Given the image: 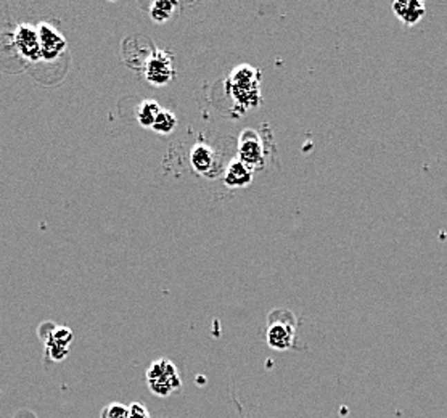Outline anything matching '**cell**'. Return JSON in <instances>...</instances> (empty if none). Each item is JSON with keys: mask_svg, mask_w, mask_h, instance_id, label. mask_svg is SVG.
Here are the masks:
<instances>
[{"mask_svg": "<svg viewBox=\"0 0 447 418\" xmlns=\"http://www.w3.org/2000/svg\"><path fill=\"white\" fill-rule=\"evenodd\" d=\"M127 418H151V417L144 406L139 404V402H134V404L129 406V417Z\"/></svg>", "mask_w": 447, "mask_h": 418, "instance_id": "9a60e30c", "label": "cell"}, {"mask_svg": "<svg viewBox=\"0 0 447 418\" xmlns=\"http://www.w3.org/2000/svg\"><path fill=\"white\" fill-rule=\"evenodd\" d=\"M175 126H178V117H175L174 113L168 110H161L151 129L158 132V134H171V132H174Z\"/></svg>", "mask_w": 447, "mask_h": 418, "instance_id": "4fadbf2b", "label": "cell"}, {"mask_svg": "<svg viewBox=\"0 0 447 418\" xmlns=\"http://www.w3.org/2000/svg\"><path fill=\"white\" fill-rule=\"evenodd\" d=\"M267 344L275 351H288L296 339L298 321L287 309H275L267 317Z\"/></svg>", "mask_w": 447, "mask_h": 418, "instance_id": "3957f363", "label": "cell"}, {"mask_svg": "<svg viewBox=\"0 0 447 418\" xmlns=\"http://www.w3.org/2000/svg\"><path fill=\"white\" fill-rule=\"evenodd\" d=\"M129 417V407L120 402H113V404L103 407L100 418H127Z\"/></svg>", "mask_w": 447, "mask_h": 418, "instance_id": "5bb4252c", "label": "cell"}, {"mask_svg": "<svg viewBox=\"0 0 447 418\" xmlns=\"http://www.w3.org/2000/svg\"><path fill=\"white\" fill-rule=\"evenodd\" d=\"M391 8L406 26H414L426 13V5L421 0H397Z\"/></svg>", "mask_w": 447, "mask_h": 418, "instance_id": "30bf717a", "label": "cell"}, {"mask_svg": "<svg viewBox=\"0 0 447 418\" xmlns=\"http://www.w3.org/2000/svg\"><path fill=\"white\" fill-rule=\"evenodd\" d=\"M254 179V171L251 167L242 163L238 158L232 160L224 172V184L229 189H245L251 185Z\"/></svg>", "mask_w": 447, "mask_h": 418, "instance_id": "9c48e42d", "label": "cell"}, {"mask_svg": "<svg viewBox=\"0 0 447 418\" xmlns=\"http://www.w3.org/2000/svg\"><path fill=\"white\" fill-rule=\"evenodd\" d=\"M163 108L160 106L158 102L155 100H144L140 103L139 110H137V121L140 122L142 127H146V129H151L155 124L156 117L161 113Z\"/></svg>", "mask_w": 447, "mask_h": 418, "instance_id": "8fae6325", "label": "cell"}, {"mask_svg": "<svg viewBox=\"0 0 447 418\" xmlns=\"http://www.w3.org/2000/svg\"><path fill=\"white\" fill-rule=\"evenodd\" d=\"M178 8L175 2H166V0H156L150 5V17L155 23H166L173 18V15Z\"/></svg>", "mask_w": 447, "mask_h": 418, "instance_id": "7c38bea8", "label": "cell"}, {"mask_svg": "<svg viewBox=\"0 0 447 418\" xmlns=\"http://www.w3.org/2000/svg\"><path fill=\"white\" fill-rule=\"evenodd\" d=\"M146 386L158 397H169L182 388L179 368L169 359H156L145 372Z\"/></svg>", "mask_w": 447, "mask_h": 418, "instance_id": "7a4b0ae2", "label": "cell"}, {"mask_svg": "<svg viewBox=\"0 0 447 418\" xmlns=\"http://www.w3.org/2000/svg\"><path fill=\"white\" fill-rule=\"evenodd\" d=\"M190 164L198 174L214 177L213 171L218 167V156L213 146L205 142H196L190 150Z\"/></svg>", "mask_w": 447, "mask_h": 418, "instance_id": "ba28073f", "label": "cell"}, {"mask_svg": "<svg viewBox=\"0 0 447 418\" xmlns=\"http://www.w3.org/2000/svg\"><path fill=\"white\" fill-rule=\"evenodd\" d=\"M39 41H41L42 58L47 61L57 60L66 50V39L63 34L48 23H41L37 26Z\"/></svg>", "mask_w": 447, "mask_h": 418, "instance_id": "52a82bcc", "label": "cell"}, {"mask_svg": "<svg viewBox=\"0 0 447 418\" xmlns=\"http://www.w3.org/2000/svg\"><path fill=\"white\" fill-rule=\"evenodd\" d=\"M13 44L18 53L29 61L42 60L41 41H39L37 28L31 24H18L13 31Z\"/></svg>", "mask_w": 447, "mask_h": 418, "instance_id": "8992f818", "label": "cell"}, {"mask_svg": "<svg viewBox=\"0 0 447 418\" xmlns=\"http://www.w3.org/2000/svg\"><path fill=\"white\" fill-rule=\"evenodd\" d=\"M261 71L251 65L234 68L227 79V92L240 113L256 108L261 103Z\"/></svg>", "mask_w": 447, "mask_h": 418, "instance_id": "6da1fadb", "label": "cell"}, {"mask_svg": "<svg viewBox=\"0 0 447 418\" xmlns=\"http://www.w3.org/2000/svg\"><path fill=\"white\" fill-rule=\"evenodd\" d=\"M174 57L166 50H155L144 66V76L151 86H166L175 77Z\"/></svg>", "mask_w": 447, "mask_h": 418, "instance_id": "277c9868", "label": "cell"}, {"mask_svg": "<svg viewBox=\"0 0 447 418\" xmlns=\"http://www.w3.org/2000/svg\"><path fill=\"white\" fill-rule=\"evenodd\" d=\"M238 160L253 171L263 169L264 167V145L261 135L251 127H247L240 132L238 137Z\"/></svg>", "mask_w": 447, "mask_h": 418, "instance_id": "5b68a950", "label": "cell"}]
</instances>
